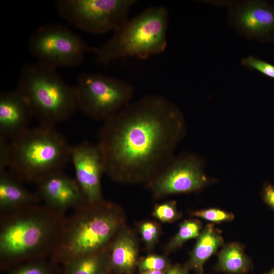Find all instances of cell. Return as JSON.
<instances>
[{"mask_svg":"<svg viewBox=\"0 0 274 274\" xmlns=\"http://www.w3.org/2000/svg\"><path fill=\"white\" fill-rule=\"evenodd\" d=\"M180 109L165 97L132 101L105 121L96 144L105 174L123 183H147L175 156L185 133Z\"/></svg>","mask_w":274,"mask_h":274,"instance_id":"cell-1","label":"cell"},{"mask_svg":"<svg viewBox=\"0 0 274 274\" xmlns=\"http://www.w3.org/2000/svg\"><path fill=\"white\" fill-rule=\"evenodd\" d=\"M65 218L39 204L1 214V271H9L26 262L50 258Z\"/></svg>","mask_w":274,"mask_h":274,"instance_id":"cell-2","label":"cell"},{"mask_svg":"<svg viewBox=\"0 0 274 274\" xmlns=\"http://www.w3.org/2000/svg\"><path fill=\"white\" fill-rule=\"evenodd\" d=\"M120 207L104 199L86 202L65 220L50 259L63 265L70 260L108 248L123 227Z\"/></svg>","mask_w":274,"mask_h":274,"instance_id":"cell-3","label":"cell"},{"mask_svg":"<svg viewBox=\"0 0 274 274\" xmlns=\"http://www.w3.org/2000/svg\"><path fill=\"white\" fill-rule=\"evenodd\" d=\"M9 142L8 169L22 182L36 184L70 161L72 145L55 127L39 124Z\"/></svg>","mask_w":274,"mask_h":274,"instance_id":"cell-4","label":"cell"},{"mask_svg":"<svg viewBox=\"0 0 274 274\" xmlns=\"http://www.w3.org/2000/svg\"><path fill=\"white\" fill-rule=\"evenodd\" d=\"M16 90L39 124L56 127L78 111L75 87L64 81L56 69L37 62L22 67Z\"/></svg>","mask_w":274,"mask_h":274,"instance_id":"cell-5","label":"cell"},{"mask_svg":"<svg viewBox=\"0 0 274 274\" xmlns=\"http://www.w3.org/2000/svg\"><path fill=\"white\" fill-rule=\"evenodd\" d=\"M169 14L162 6L143 10L114 31L110 40L95 48L98 61L108 65L112 61L128 57L145 59L165 51Z\"/></svg>","mask_w":274,"mask_h":274,"instance_id":"cell-6","label":"cell"},{"mask_svg":"<svg viewBox=\"0 0 274 274\" xmlns=\"http://www.w3.org/2000/svg\"><path fill=\"white\" fill-rule=\"evenodd\" d=\"M78 110L104 122L132 100L133 85L128 81L96 73H83L75 86Z\"/></svg>","mask_w":274,"mask_h":274,"instance_id":"cell-7","label":"cell"},{"mask_svg":"<svg viewBox=\"0 0 274 274\" xmlns=\"http://www.w3.org/2000/svg\"><path fill=\"white\" fill-rule=\"evenodd\" d=\"M28 49L37 62L54 69L80 64L89 51L88 46L69 28L59 24L40 26L30 36Z\"/></svg>","mask_w":274,"mask_h":274,"instance_id":"cell-8","label":"cell"},{"mask_svg":"<svg viewBox=\"0 0 274 274\" xmlns=\"http://www.w3.org/2000/svg\"><path fill=\"white\" fill-rule=\"evenodd\" d=\"M135 0H58L59 15L78 28L92 33L114 31L128 19Z\"/></svg>","mask_w":274,"mask_h":274,"instance_id":"cell-9","label":"cell"},{"mask_svg":"<svg viewBox=\"0 0 274 274\" xmlns=\"http://www.w3.org/2000/svg\"><path fill=\"white\" fill-rule=\"evenodd\" d=\"M209 183L200 158L193 154L184 153L174 156L147 185L156 198H161L197 191Z\"/></svg>","mask_w":274,"mask_h":274,"instance_id":"cell-10","label":"cell"},{"mask_svg":"<svg viewBox=\"0 0 274 274\" xmlns=\"http://www.w3.org/2000/svg\"><path fill=\"white\" fill-rule=\"evenodd\" d=\"M70 161L73 163L75 179L87 202L93 203L104 199L101 179L105 174L102 156L97 145L83 141L71 146Z\"/></svg>","mask_w":274,"mask_h":274,"instance_id":"cell-11","label":"cell"},{"mask_svg":"<svg viewBox=\"0 0 274 274\" xmlns=\"http://www.w3.org/2000/svg\"><path fill=\"white\" fill-rule=\"evenodd\" d=\"M230 19L248 38L274 42V3L265 1L236 3L230 9Z\"/></svg>","mask_w":274,"mask_h":274,"instance_id":"cell-12","label":"cell"},{"mask_svg":"<svg viewBox=\"0 0 274 274\" xmlns=\"http://www.w3.org/2000/svg\"><path fill=\"white\" fill-rule=\"evenodd\" d=\"M37 185V193L44 205L64 215L69 209L75 210L87 202L84 195L75 179L63 170L44 177Z\"/></svg>","mask_w":274,"mask_h":274,"instance_id":"cell-13","label":"cell"},{"mask_svg":"<svg viewBox=\"0 0 274 274\" xmlns=\"http://www.w3.org/2000/svg\"><path fill=\"white\" fill-rule=\"evenodd\" d=\"M33 117L28 103L16 89L0 94V139L11 141L29 128Z\"/></svg>","mask_w":274,"mask_h":274,"instance_id":"cell-14","label":"cell"},{"mask_svg":"<svg viewBox=\"0 0 274 274\" xmlns=\"http://www.w3.org/2000/svg\"><path fill=\"white\" fill-rule=\"evenodd\" d=\"M138 256L136 239L123 227L109 246L110 274H131L138 265Z\"/></svg>","mask_w":274,"mask_h":274,"instance_id":"cell-15","label":"cell"},{"mask_svg":"<svg viewBox=\"0 0 274 274\" xmlns=\"http://www.w3.org/2000/svg\"><path fill=\"white\" fill-rule=\"evenodd\" d=\"M41 201L37 192L26 189L22 182L8 170L0 171V211L1 214L14 211L39 204Z\"/></svg>","mask_w":274,"mask_h":274,"instance_id":"cell-16","label":"cell"},{"mask_svg":"<svg viewBox=\"0 0 274 274\" xmlns=\"http://www.w3.org/2000/svg\"><path fill=\"white\" fill-rule=\"evenodd\" d=\"M223 243V239L219 231L213 224H208L198 236L186 266L188 269H193L202 274L205 262Z\"/></svg>","mask_w":274,"mask_h":274,"instance_id":"cell-17","label":"cell"},{"mask_svg":"<svg viewBox=\"0 0 274 274\" xmlns=\"http://www.w3.org/2000/svg\"><path fill=\"white\" fill-rule=\"evenodd\" d=\"M109 246L69 260L62 265V274H110Z\"/></svg>","mask_w":274,"mask_h":274,"instance_id":"cell-18","label":"cell"},{"mask_svg":"<svg viewBox=\"0 0 274 274\" xmlns=\"http://www.w3.org/2000/svg\"><path fill=\"white\" fill-rule=\"evenodd\" d=\"M251 266V261L240 244L233 243L225 246L218 255V268L233 274L247 272Z\"/></svg>","mask_w":274,"mask_h":274,"instance_id":"cell-19","label":"cell"},{"mask_svg":"<svg viewBox=\"0 0 274 274\" xmlns=\"http://www.w3.org/2000/svg\"><path fill=\"white\" fill-rule=\"evenodd\" d=\"M201 228L202 224L197 220L184 221L180 224L177 234L166 246V251L169 252L175 250L188 240L197 238L201 232Z\"/></svg>","mask_w":274,"mask_h":274,"instance_id":"cell-20","label":"cell"},{"mask_svg":"<svg viewBox=\"0 0 274 274\" xmlns=\"http://www.w3.org/2000/svg\"><path fill=\"white\" fill-rule=\"evenodd\" d=\"M57 265L50 259L33 260L16 266L8 274H57Z\"/></svg>","mask_w":274,"mask_h":274,"instance_id":"cell-21","label":"cell"},{"mask_svg":"<svg viewBox=\"0 0 274 274\" xmlns=\"http://www.w3.org/2000/svg\"><path fill=\"white\" fill-rule=\"evenodd\" d=\"M153 215L164 223L173 222L181 216L174 201H168L157 204L154 208Z\"/></svg>","mask_w":274,"mask_h":274,"instance_id":"cell-22","label":"cell"},{"mask_svg":"<svg viewBox=\"0 0 274 274\" xmlns=\"http://www.w3.org/2000/svg\"><path fill=\"white\" fill-rule=\"evenodd\" d=\"M137 266L141 272L165 271L169 267L168 260L165 257L154 254L148 255L139 260Z\"/></svg>","mask_w":274,"mask_h":274,"instance_id":"cell-23","label":"cell"},{"mask_svg":"<svg viewBox=\"0 0 274 274\" xmlns=\"http://www.w3.org/2000/svg\"><path fill=\"white\" fill-rule=\"evenodd\" d=\"M192 215L205 220L217 223L230 221L234 218V215L232 213L216 208L198 210L193 212Z\"/></svg>","mask_w":274,"mask_h":274,"instance_id":"cell-24","label":"cell"},{"mask_svg":"<svg viewBox=\"0 0 274 274\" xmlns=\"http://www.w3.org/2000/svg\"><path fill=\"white\" fill-rule=\"evenodd\" d=\"M243 65L254 69L264 75L274 79V64L250 55L241 60Z\"/></svg>","mask_w":274,"mask_h":274,"instance_id":"cell-25","label":"cell"},{"mask_svg":"<svg viewBox=\"0 0 274 274\" xmlns=\"http://www.w3.org/2000/svg\"><path fill=\"white\" fill-rule=\"evenodd\" d=\"M139 230L146 246L148 248L154 247L160 235V229L157 224L152 221L143 222L140 225Z\"/></svg>","mask_w":274,"mask_h":274,"instance_id":"cell-26","label":"cell"},{"mask_svg":"<svg viewBox=\"0 0 274 274\" xmlns=\"http://www.w3.org/2000/svg\"><path fill=\"white\" fill-rule=\"evenodd\" d=\"M10 158L9 141L0 139V171L8 168Z\"/></svg>","mask_w":274,"mask_h":274,"instance_id":"cell-27","label":"cell"},{"mask_svg":"<svg viewBox=\"0 0 274 274\" xmlns=\"http://www.w3.org/2000/svg\"><path fill=\"white\" fill-rule=\"evenodd\" d=\"M261 196L264 202L274 210V186L266 182L262 188Z\"/></svg>","mask_w":274,"mask_h":274,"instance_id":"cell-28","label":"cell"},{"mask_svg":"<svg viewBox=\"0 0 274 274\" xmlns=\"http://www.w3.org/2000/svg\"><path fill=\"white\" fill-rule=\"evenodd\" d=\"M188 269L179 264L169 266L165 271L164 274H188Z\"/></svg>","mask_w":274,"mask_h":274,"instance_id":"cell-29","label":"cell"},{"mask_svg":"<svg viewBox=\"0 0 274 274\" xmlns=\"http://www.w3.org/2000/svg\"><path fill=\"white\" fill-rule=\"evenodd\" d=\"M165 271H159V270H154V271H149L144 272H142L141 274H164Z\"/></svg>","mask_w":274,"mask_h":274,"instance_id":"cell-30","label":"cell"},{"mask_svg":"<svg viewBox=\"0 0 274 274\" xmlns=\"http://www.w3.org/2000/svg\"><path fill=\"white\" fill-rule=\"evenodd\" d=\"M266 274H274V268L268 271Z\"/></svg>","mask_w":274,"mask_h":274,"instance_id":"cell-31","label":"cell"}]
</instances>
